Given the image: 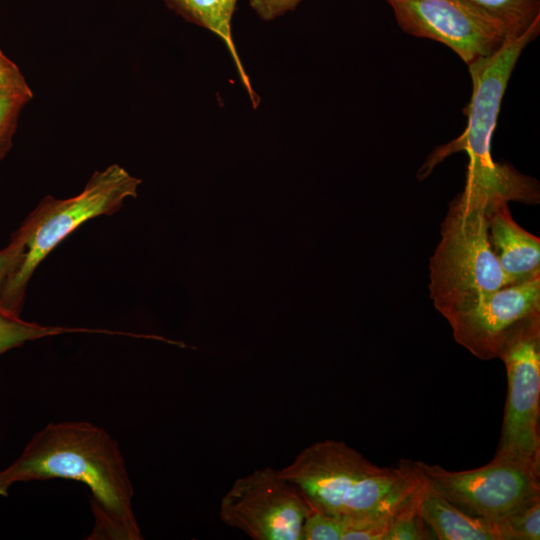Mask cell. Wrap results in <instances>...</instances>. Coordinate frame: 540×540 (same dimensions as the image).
I'll list each match as a JSON object with an SVG mask.
<instances>
[{"label": "cell", "mask_w": 540, "mask_h": 540, "mask_svg": "<svg viewBox=\"0 0 540 540\" xmlns=\"http://www.w3.org/2000/svg\"><path fill=\"white\" fill-rule=\"evenodd\" d=\"M70 479L91 491L94 528L88 539L140 540L133 486L117 442L86 421L50 423L35 433L20 456L0 471V496L16 482Z\"/></svg>", "instance_id": "6da1fadb"}, {"label": "cell", "mask_w": 540, "mask_h": 540, "mask_svg": "<svg viewBox=\"0 0 540 540\" xmlns=\"http://www.w3.org/2000/svg\"><path fill=\"white\" fill-rule=\"evenodd\" d=\"M278 471L310 509L350 519L392 515L421 484L409 460L380 467L337 440L315 442Z\"/></svg>", "instance_id": "7a4b0ae2"}, {"label": "cell", "mask_w": 540, "mask_h": 540, "mask_svg": "<svg viewBox=\"0 0 540 540\" xmlns=\"http://www.w3.org/2000/svg\"><path fill=\"white\" fill-rule=\"evenodd\" d=\"M539 32L540 28H534L521 36L508 37L497 51L468 65L473 90L464 110L467 126L458 138L432 152L418 172L420 179L427 177L447 156L465 151L469 163L463 190L487 200L506 202L524 203L531 197L533 179L510 165L495 162L491 139L512 71L523 49Z\"/></svg>", "instance_id": "3957f363"}, {"label": "cell", "mask_w": 540, "mask_h": 540, "mask_svg": "<svg viewBox=\"0 0 540 540\" xmlns=\"http://www.w3.org/2000/svg\"><path fill=\"white\" fill-rule=\"evenodd\" d=\"M141 180L119 164L96 171L74 197L43 198L12 235L20 250L0 290V309L20 316L28 282L39 264L84 222L118 211L136 197Z\"/></svg>", "instance_id": "277c9868"}, {"label": "cell", "mask_w": 540, "mask_h": 540, "mask_svg": "<svg viewBox=\"0 0 540 540\" xmlns=\"http://www.w3.org/2000/svg\"><path fill=\"white\" fill-rule=\"evenodd\" d=\"M487 206L486 201L462 191L441 224V240L430 259L429 290L446 320L513 284L491 246Z\"/></svg>", "instance_id": "5b68a950"}, {"label": "cell", "mask_w": 540, "mask_h": 540, "mask_svg": "<svg viewBox=\"0 0 540 540\" xmlns=\"http://www.w3.org/2000/svg\"><path fill=\"white\" fill-rule=\"evenodd\" d=\"M409 463L429 491L475 517L495 520L540 495V474L508 460L493 457L482 467L464 471Z\"/></svg>", "instance_id": "8992f818"}, {"label": "cell", "mask_w": 540, "mask_h": 540, "mask_svg": "<svg viewBox=\"0 0 540 540\" xmlns=\"http://www.w3.org/2000/svg\"><path fill=\"white\" fill-rule=\"evenodd\" d=\"M309 507L279 471L265 467L238 478L220 504V518L255 540H301Z\"/></svg>", "instance_id": "52a82bcc"}, {"label": "cell", "mask_w": 540, "mask_h": 540, "mask_svg": "<svg viewBox=\"0 0 540 540\" xmlns=\"http://www.w3.org/2000/svg\"><path fill=\"white\" fill-rule=\"evenodd\" d=\"M500 359L508 389L494 458L540 474V326L513 342Z\"/></svg>", "instance_id": "ba28073f"}, {"label": "cell", "mask_w": 540, "mask_h": 540, "mask_svg": "<svg viewBox=\"0 0 540 540\" xmlns=\"http://www.w3.org/2000/svg\"><path fill=\"white\" fill-rule=\"evenodd\" d=\"M447 321L456 342L474 356L500 359L513 342L540 326V276L506 286Z\"/></svg>", "instance_id": "9c48e42d"}, {"label": "cell", "mask_w": 540, "mask_h": 540, "mask_svg": "<svg viewBox=\"0 0 540 540\" xmlns=\"http://www.w3.org/2000/svg\"><path fill=\"white\" fill-rule=\"evenodd\" d=\"M407 33L450 47L470 65L497 51L505 30L468 0H386Z\"/></svg>", "instance_id": "30bf717a"}, {"label": "cell", "mask_w": 540, "mask_h": 540, "mask_svg": "<svg viewBox=\"0 0 540 540\" xmlns=\"http://www.w3.org/2000/svg\"><path fill=\"white\" fill-rule=\"evenodd\" d=\"M486 219L491 246L511 282L540 276V239L514 221L507 202L489 203Z\"/></svg>", "instance_id": "8fae6325"}, {"label": "cell", "mask_w": 540, "mask_h": 540, "mask_svg": "<svg viewBox=\"0 0 540 540\" xmlns=\"http://www.w3.org/2000/svg\"><path fill=\"white\" fill-rule=\"evenodd\" d=\"M165 3L185 20L208 29L218 36L230 53L238 71L240 81L248 93L254 108L259 97L241 62L232 34V18L238 0H164Z\"/></svg>", "instance_id": "7c38bea8"}, {"label": "cell", "mask_w": 540, "mask_h": 540, "mask_svg": "<svg viewBox=\"0 0 540 540\" xmlns=\"http://www.w3.org/2000/svg\"><path fill=\"white\" fill-rule=\"evenodd\" d=\"M419 510L436 539L496 540L491 520L461 511L444 498L429 491L423 483Z\"/></svg>", "instance_id": "4fadbf2b"}, {"label": "cell", "mask_w": 540, "mask_h": 540, "mask_svg": "<svg viewBox=\"0 0 540 540\" xmlns=\"http://www.w3.org/2000/svg\"><path fill=\"white\" fill-rule=\"evenodd\" d=\"M497 22L508 37L540 28V0H468Z\"/></svg>", "instance_id": "5bb4252c"}, {"label": "cell", "mask_w": 540, "mask_h": 540, "mask_svg": "<svg viewBox=\"0 0 540 540\" xmlns=\"http://www.w3.org/2000/svg\"><path fill=\"white\" fill-rule=\"evenodd\" d=\"M89 332L124 335L125 332L104 329L69 328L61 326H43L38 323L24 321L20 316L8 314L0 309V355L19 347L24 343L48 336L63 333Z\"/></svg>", "instance_id": "9a60e30c"}, {"label": "cell", "mask_w": 540, "mask_h": 540, "mask_svg": "<svg viewBox=\"0 0 540 540\" xmlns=\"http://www.w3.org/2000/svg\"><path fill=\"white\" fill-rule=\"evenodd\" d=\"M491 521L496 540H539L540 495Z\"/></svg>", "instance_id": "2e32d148"}, {"label": "cell", "mask_w": 540, "mask_h": 540, "mask_svg": "<svg viewBox=\"0 0 540 540\" xmlns=\"http://www.w3.org/2000/svg\"><path fill=\"white\" fill-rule=\"evenodd\" d=\"M421 488L422 483L393 513L384 540L436 539L419 510Z\"/></svg>", "instance_id": "e0dca14e"}, {"label": "cell", "mask_w": 540, "mask_h": 540, "mask_svg": "<svg viewBox=\"0 0 540 540\" xmlns=\"http://www.w3.org/2000/svg\"><path fill=\"white\" fill-rule=\"evenodd\" d=\"M33 92H0V160L12 146L19 116Z\"/></svg>", "instance_id": "ac0fdd59"}, {"label": "cell", "mask_w": 540, "mask_h": 540, "mask_svg": "<svg viewBox=\"0 0 540 540\" xmlns=\"http://www.w3.org/2000/svg\"><path fill=\"white\" fill-rule=\"evenodd\" d=\"M344 528V518L309 508L301 540H342Z\"/></svg>", "instance_id": "d6986e66"}, {"label": "cell", "mask_w": 540, "mask_h": 540, "mask_svg": "<svg viewBox=\"0 0 540 540\" xmlns=\"http://www.w3.org/2000/svg\"><path fill=\"white\" fill-rule=\"evenodd\" d=\"M0 92H32L19 67L1 50Z\"/></svg>", "instance_id": "ffe728a7"}, {"label": "cell", "mask_w": 540, "mask_h": 540, "mask_svg": "<svg viewBox=\"0 0 540 540\" xmlns=\"http://www.w3.org/2000/svg\"><path fill=\"white\" fill-rule=\"evenodd\" d=\"M303 0H249L258 17L264 21L274 20L293 11Z\"/></svg>", "instance_id": "44dd1931"}, {"label": "cell", "mask_w": 540, "mask_h": 540, "mask_svg": "<svg viewBox=\"0 0 540 540\" xmlns=\"http://www.w3.org/2000/svg\"><path fill=\"white\" fill-rule=\"evenodd\" d=\"M19 250V243L12 238L10 243L0 250V290Z\"/></svg>", "instance_id": "7402d4cb"}]
</instances>
